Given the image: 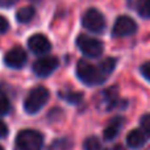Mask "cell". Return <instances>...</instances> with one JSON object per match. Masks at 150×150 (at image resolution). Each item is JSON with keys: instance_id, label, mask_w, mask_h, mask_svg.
Listing matches in <instances>:
<instances>
[{"instance_id": "cell-9", "label": "cell", "mask_w": 150, "mask_h": 150, "mask_svg": "<svg viewBox=\"0 0 150 150\" xmlns=\"http://www.w3.org/2000/svg\"><path fill=\"white\" fill-rule=\"evenodd\" d=\"M26 62V53L23 47H13L4 55V63L11 69H21Z\"/></svg>"}, {"instance_id": "cell-10", "label": "cell", "mask_w": 150, "mask_h": 150, "mask_svg": "<svg viewBox=\"0 0 150 150\" xmlns=\"http://www.w3.org/2000/svg\"><path fill=\"white\" fill-rule=\"evenodd\" d=\"M122 125H124V119L121 116H116L108 122V125L105 127L103 132V137L104 140L107 141H111V140H115L117 137V134L120 133L121 130Z\"/></svg>"}, {"instance_id": "cell-22", "label": "cell", "mask_w": 150, "mask_h": 150, "mask_svg": "<svg viewBox=\"0 0 150 150\" xmlns=\"http://www.w3.org/2000/svg\"><path fill=\"white\" fill-rule=\"evenodd\" d=\"M7 134H8V128L5 125V122L0 119V138L7 137Z\"/></svg>"}, {"instance_id": "cell-21", "label": "cell", "mask_w": 150, "mask_h": 150, "mask_svg": "<svg viewBox=\"0 0 150 150\" xmlns=\"http://www.w3.org/2000/svg\"><path fill=\"white\" fill-rule=\"evenodd\" d=\"M141 74L150 82V62H146L145 65L141 66Z\"/></svg>"}, {"instance_id": "cell-2", "label": "cell", "mask_w": 150, "mask_h": 150, "mask_svg": "<svg viewBox=\"0 0 150 150\" xmlns=\"http://www.w3.org/2000/svg\"><path fill=\"white\" fill-rule=\"evenodd\" d=\"M49 96H50L49 91L45 87H42V86L34 87L28 93L25 101H24V109L30 115L37 113L45 107V104L49 100Z\"/></svg>"}, {"instance_id": "cell-8", "label": "cell", "mask_w": 150, "mask_h": 150, "mask_svg": "<svg viewBox=\"0 0 150 150\" xmlns=\"http://www.w3.org/2000/svg\"><path fill=\"white\" fill-rule=\"evenodd\" d=\"M28 46L30 49V52L36 55H42L46 54L52 50V44L47 40L46 36L44 34H34L28 40Z\"/></svg>"}, {"instance_id": "cell-18", "label": "cell", "mask_w": 150, "mask_h": 150, "mask_svg": "<svg viewBox=\"0 0 150 150\" xmlns=\"http://www.w3.org/2000/svg\"><path fill=\"white\" fill-rule=\"evenodd\" d=\"M11 109V104H9V100L5 98L4 95L0 93V116L3 115H7Z\"/></svg>"}, {"instance_id": "cell-20", "label": "cell", "mask_w": 150, "mask_h": 150, "mask_svg": "<svg viewBox=\"0 0 150 150\" xmlns=\"http://www.w3.org/2000/svg\"><path fill=\"white\" fill-rule=\"evenodd\" d=\"M8 29H9V23H8V20L5 17H3V16H0V34H4Z\"/></svg>"}, {"instance_id": "cell-1", "label": "cell", "mask_w": 150, "mask_h": 150, "mask_svg": "<svg viewBox=\"0 0 150 150\" xmlns=\"http://www.w3.org/2000/svg\"><path fill=\"white\" fill-rule=\"evenodd\" d=\"M76 75L84 84L98 86L105 80V75L100 71L99 67L88 63L87 61H79L76 65Z\"/></svg>"}, {"instance_id": "cell-24", "label": "cell", "mask_w": 150, "mask_h": 150, "mask_svg": "<svg viewBox=\"0 0 150 150\" xmlns=\"http://www.w3.org/2000/svg\"><path fill=\"white\" fill-rule=\"evenodd\" d=\"M0 150H4V148H3V146H1V145H0Z\"/></svg>"}, {"instance_id": "cell-15", "label": "cell", "mask_w": 150, "mask_h": 150, "mask_svg": "<svg viewBox=\"0 0 150 150\" xmlns=\"http://www.w3.org/2000/svg\"><path fill=\"white\" fill-rule=\"evenodd\" d=\"M137 12L141 17L150 18V0H138Z\"/></svg>"}, {"instance_id": "cell-13", "label": "cell", "mask_w": 150, "mask_h": 150, "mask_svg": "<svg viewBox=\"0 0 150 150\" xmlns=\"http://www.w3.org/2000/svg\"><path fill=\"white\" fill-rule=\"evenodd\" d=\"M34 17V8L33 7H23L16 13V20L21 24H26Z\"/></svg>"}, {"instance_id": "cell-11", "label": "cell", "mask_w": 150, "mask_h": 150, "mask_svg": "<svg viewBox=\"0 0 150 150\" xmlns=\"http://www.w3.org/2000/svg\"><path fill=\"white\" fill-rule=\"evenodd\" d=\"M146 142V134L142 129H134L127 136V144L130 149H140Z\"/></svg>"}, {"instance_id": "cell-16", "label": "cell", "mask_w": 150, "mask_h": 150, "mask_svg": "<svg viewBox=\"0 0 150 150\" xmlns=\"http://www.w3.org/2000/svg\"><path fill=\"white\" fill-rule=\"evenodd\" d=\"M115 66H116V61H115L113 58H105V59L99 65V69H100L101 73L107 76V75H109L113 71Z\"/></svg>"}, {"instance_id": "cell-5", "label": "cell", "mask_w": 150, "mask_h": 150, "mask_svg": "<svg viewBox=\"0 0 150 150\" xmlns=\"http://www.w3.org/2000/svg\"><path fill=\"white\" fill-rule=\"evenodd\" d=\"M76 45L79 47V50L87 57H100L104 52V46L103 42L99 41L96 38H92V37H88L86 34H82L76 38Z\"/></svg>"}, {"instance_id": "cell-3", "label": "cell", "mask_w": 150, "mask_h": 150, "mask_svg": "<svg viewBox=\"0 0 150 150\" xmlns=\"http://www.w3.org/2000/svg\"><path fill=\"white\" fill-rule=\"evenodd\" d=\"M44 137L33 129H24L17 134L15 141L16 150H41Z\"/></svg>"}, {"instance_id": "cell-17", "label": "cell", "mask_w": 150, "mask_h": 150, "mask_svg": "<svg viewBox=\"0 0 150 150\" xmlns=\"http://www.w3.org/2000/svg\"><path fill=\"white\" fill-rule=\"evenodd\" d=\"M84 149L86 150H100V141L96 137H88L84 141Z\"/></svg>"}, {"instance_id": "cell-4", "label": "cell", "mask_w": 150, "mask_h": 150, "mask_svg": "<svg viewBox=\"0 0 150 150\" xmlns=\"http://www.w3.org/2000/svg\"><path fill=\"white\" fill-rule=\"evenodd\" d=\"M82 25L92 33H103L105 29V18L100 11L91 8L86 11L83 15Z\"/></svg>"}, {"instance_id": "cell-12", "label": "cell", "mask_w": 150, "mask_h": 150, "mask_svg": "<svg viewBox=\"0 0 150 150\" xmlns=\"http://www.w3.org/2000/svg\"><path fill=\"white\" fill-rule=\"evenodd\" d=\"M117 101V93L115 88H111V90H105L104 92H101L100 95V105L105 107V109H111L115 107Z\"/></svg>"}, {"instance_id": "cell-23", "label": "cell", "mask_w": 150, "mask_h": 150, "mask_svg": "<svg viewBox=\"0 0 150 150\" xmlns=\"http://www.w3.org/2000/svg\"><path fill=\"white\" fill-rule=\"evenodd\" d=\"M105 150H125L124 148H122L121 145H115V146H111V148L105 149Z\"/></svg>"}, {"instance_id": "cell-7", "label": "cell", "mask_w": 150, "mask_h": 150, "mask_svg": "<svg viewBox=\"0 0 150 150\" xmlns=\"http://www.w3.org/2000/svg\"><path fill=\"white\" fill-rule=\"evenodd\" d=\"M58 65H59V61H58L55 57H44V58H41V59L34 62L33 73L36 74L37 76L46 78L57 70Z\"/></svg>"}, {"instance_id": "cell-14", "label": "cell", "mask_w": 150, "mask_h": 150, "mask_svg": "<svg viewBox=\"0 0 150 150\" xmlns=\"http://www.w3.org/2000/svg\"><path fill=\"white\" fill-rule=\"evenodd\" d=\"M59 96L66 100L67 103L71 104H78L82 101L83 95L80 92H74V91H63V92H59Z\"/></svg>"}, {"instance_id": "cell-6", "label": "cell", "mask_w": 150, "mask_h": 150, "mask_svg": "<svg viewBox=\"0 0 150 150\" xmlns=\"http://www.w3.org/2000/svg\"><path fill=\"white\" fill-rule=\"evenodd\" d=\"M137 32V24L134 20L128 16H120L115 21V25L112 28V34L113 37H127L132 36Z\"/></svg>"}, {"instance_id": "cell-19", "label": "cell", "mask_w": 150, "mask_h": 150, "mask_svg": "<svg viewBox=\"0 0 150 150\" xmlns=\"http://www.w3.org/2000/svg\"><path fill=\"white\" fill-rule=\"evenodd\" d=\"M141 129L146 134V137H150V115H145L140 121Z\"/></svg>"}]
</instances>
